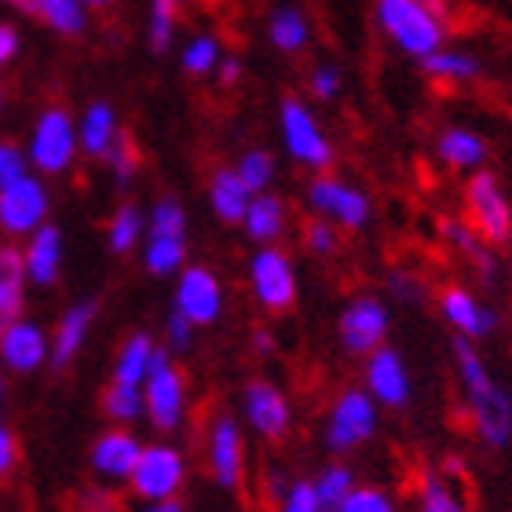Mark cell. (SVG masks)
<instances>
[{
	"label": "cell",
	"instance_id": "1",
	"mask_svg": "<svg viewBox=\"0 0 512 512\" xmlns=\"http://www.w3.org/2000/svg\"><path fill=\"white\" fill-rule=\"evenodd\" d=\"M454 363H458L461 388H465V417L476 428V436L487 447H505L512 439V403L509 395L494 384L487 374L480 352L472 348V341L454 337Z\"/></svg>",
	"mask_w": 512,
	"mask_h": 512
},
{
	"label": "cell",
	"instance_id": "2",
	"mask_svg": "<svg viewBox=\"0 0 512 512\" xmlns=\"http://www.w3.org/2000/svg\"><path fill=\"white\" fill-rule=\"evenodd\" d=\"M374 15L384 37L417 63L447 48V19L425 8L421 0H377Z\"/></svg>",
	"mask_w": 512,
	"mask_h": 512
},
{
	"label": "cell",
	"instance_id": "3",
	"mask_svg": "<svg viewBox=\"0 0 512 512\" xmlns=\"http://www.w3.org/2000/svg\"><path fill=\"white\" fill-rule=\"evenodd\" d=\"M77 154V118L63 103H52L37 114L30 128V139H26V158H30V172H37L41 180H52V176H66L74 169Z\"/></svg>",
	"mask_w": 512,
	"mask_h": 512
},
{
	"label": "cell",
	"instance_id": "4",
	"mask_svg": "<svg viewBox=\"0 0 512 512\" xmlns=\"http://www.w3.org/2000/svg\"><path fill=\"white\" fill-rule=\"evenodd\" d=\"M183 414H187V377L176 366L169 348L154 352V363H150V374L143 381V417L158 432H176L183 425Z\"/></svg>",
	"mask_w": 512,
	"mask_h": 512
},
{
	"label": "cell",
	"instance_id": "5",
	"mask_svg": "<svg viewBox=\"0 0 512 512\" xmlns=\"http://www.w3.org/2000/svg\"><path fill=\"white\" fill-rule=\"evenodd\" d=\"M278 128H282V143H286L289 158L304 165V169H315V172H326L337 158V150H333L330 136L322 132L319 118L311 114V107L304 99L297 96H286L282 99V107H278Z\"/></svg>",
	"mask_w": 512,
	"mask_h": 512
},
{
	"label": "cell",
	"instance_id": "6",
	"mask_svg": "<svg viewBox=\"0 0 512 512\" xmlns=\"http://www.w3.org/2000/svg\"><path fill=\"white\" fill-rule=\"evenodd\" d=\"M465 224L487 242V246H509L512 238V209L502 183L494 172H472L465 180Z\"/></svg>",
	"mask_w": 512,
	"mask_h": 512
},
{
	"label": "cell",
	"instance_id": "7",
	"mask_svg": "<svg viewBox=\"0 0 512 512\" xmlns=\"http://www.w3.org/2000/svg\"><path fill=\"white\" fill-rule=\"evenodd\" d=\"M183 480H187V461L176 447L169 443H150V447L139 450V461L132 476H128V491L139 502H172L176 494L183 491Z\"/></svg>",
	"mask_w": 512,
	"mask_h": 512
},
{
	"label": "cell",
	"instance_id": "8",
	"mask_svg": "<svg viewBox=\"0 0 512 512\" xmlns=\"http://www.w3.org/2000/svg\"><path fill=\"white\" fill-rule=\"evenodd\" d=\"M48 213H52V194L37 172L11 183L8 191H0V235H4V242H26L37 227L48 224Z\"/></svg>",
	"mask_w": 512,
	"mask_h": 512
},
{
	"label": "cell",
	"instance_id": "9",
	"mask_svg": "<svg viewBox=\"0 0 512 512\" xmlns=\"http://www.w3.org/2000/svg\"><path fill=\"white\" fill-rule=\"evenodd\" d=\"M249 289H253L256 304L271 315H282L297 304V267L286 249L256 246L253 260H249Z\"/></svg>",
	"mask_w": 512,
	"mask_h": 512
},
{
	"label": "cell",
	"instance_id": "10",
	"mask_svg": "<svg viewBox=\"0 0 512 512\" xmlns=\"http://www.w3.org/2000/svg\"><path fill=\"white\" fill-rule=\"evenodd\" d=\"M308 205L311 213L319 220H330L337 231H363L370 224V213H374L370 198L359 187L337 180V176H326V172H319L308 183Z\"/></svg>",
	"mask_w": 512,
	"mask_h": 512
},
{
	"label": "cell",
	"instance_id": "11",
	"mask_svg": "<svg viewBox=\"0 0 512 512\" xmlns=\"http://www.w3.org/2000/svg\"><path fill=\"white\" fill-rule=\"evenodd\" d=\"M205 458H209V472L220 487L246 498V439L227 410H220L205 432Z\"/></svg>",
	"mask_w": 512,
	"mask_h": 512
},
{
	"label": "cell",
	"instance_id": "12",
	"mask_svg": "<svg viewBox=\"0 0 512 512\" xmlns=\"http://www.w3.org/2000/svg\"><path fill=\"white\" fill-rule=\"evenodd\" d=\"M374 432H377V410L370 392H363V388H344L333 399L330 417H326V447L333 454H348V450L363 447Z\"/></svg>",
	"mask_w": 512,
	"mask_h": 512
},
{
	"label": "cell",
	"instance_id": "13",
	"mask_svg": "<svg viewBox=\"0 0 512 512\" xmlns=\"http://www.w3.org/2000/svg\"><path fill=\"white\" fill-rule=\"evenodd\" d=\"M388 308L384 300L374 293H359L344 304L341 319H337V337H341L344 352L348 355H374L377 348H384V337H388Z\"/></svg>",
	"mask_w": 512,
	"mask_h": 512
},
{
	"label": "cell",
	"instance_id": "14",
	"mask_svg": "<svg viewBox=\"0 0 512 512\" xmlns=\"http://www.w3.org/2000/svg\"><path fill=\"white\" fill-rule=\"evenodd\" d=\"M172 311H180L191 326H213L224 311V289L220 278L205 264H187L176 275V293H172Z\"/></svg>",
	"mask_w": 512,
	"mask_h": 512
},
{
	"label": "cell",
	"instance_id": "15",
	"mask_svg": "<svg viewBox=\"0 0 512 512\" xmlns=\"http://www.w3.org/2000/svg\"><path fill=\"white\" fill-rule=\"evenodd\" d=\"M48 359H52V337L33 319L11 322L8 330L0 333V370L4 374H37L41 366H48Z\"/></svg>",
	"mask_w": 512,
	"mask_h": 512
},
{
	"label": "cell",
	"instance_id": "16",
	"mask_svg": "<svg viewBox=\"0 0 512 512\" xmlns=\"http://www.w3.org/2000/svg\"><path fill=\"white\" fill-rule=\"evenodd\" d=\"M242 406H246V421L256 428V436H264L267 443H282L289 436V425H293L289 399L271 381L253 377L242 388Z\"/></svg>",
	"mask_w": 512,
	"mask_h": 512
},
{
	"label": "cell",
	"instance_id": "17",
	"mask_svg": "<svg viewBox=\"0 0 512 512\" xmlns=\"http://www.w3.org/2000/svg\"><path fill=\"white\" fill-rule=\"evenodd\" d=\"M139 450H143V443H139L128 428L114 425V428H107L96 443H92L88 465H92V472H96L107 487H114V483H128V476H132V469H136V461H139Z\"/></svg>",
	"mask_w": 512,
	"mask_h": 512
},
{
	"label": "cell",
	"instance_id": "18",
	"mask_svg": "<svg viewBox=\"0 0 512 512\" xmlns=\"http://www.w3.org/2000/svg\"><path fill=\"white\" fill-rule=\"evenodd\" d=\"M96 315H99V300H92V297L74 300V304L59 315V322H55V330H52V359H48L52 370H70V366H74V359L81 355V348H85V341H88V333H92Z\"/></svg>",
	"mask_w": 512,
	"mask_h": 512
},
{
	"label": "cell",
	"instance_id": "19",
	"mask_svg": "<svg viewBox=\"0 0 512 512\" xmlns=\"http://www.w3.org/2000/svg\"><path fill=\"white\" fill-rule=\"evenodd\" d=\"M465 476L458 461H447V472L439 469H421L414 476V498L417 512H472L465 494H461L458 480Z\"/></svg>",
	"mask_w": 512,
	"mask_h": 512
},
{
	"label": "cell",
	"instance_id": "20",
	"mask_svg": "<svg viewBox=\"0 0 512 512\" xmlns=\"http://www.w3.org/2000/svg\"><path fill=\"white\" fill-rule=\"evenodd\" d=\"M22 246V264H26V278L30 286H55L63 275V231L48 220L44 227H37Z\"/></svg>",
	"mask_w": 512,
	"mask_h": 512
},
{
	"label": "cell",
	"instance_id": "21",
	"mask_svg": "<svg viewBox=\"0 0 512 512\" xmlns=\"http://www.w3.org/2000/svg\"><path fill=\"white\" fill-rule=\"evenodd\" d=\"M366 388H370V399L392 410H403L410 403V374L399 352L377 348L374 355H366Z\"/></svg>",
	"mask_w": 512,
	"mask_h": 512
},
{
	"label": "cell",
	"instance_id": "22",
	"mask_svg": "<svg viewBox=\"0 0 512 512\" xmlns=\"http://www.w3.org/2000/svg\"><path fill=\"white\" fill-rule=\"evenodd\" d=\"M439 311H443V319L458 330V337L465 341H480L487 333L494 330V311L483 308L480 300L472 297L469 289L458 286V282H450V286L439 289Z\"/></svg>",
	"mask_w": 512,
	"mask_h": 512
},
{
	"label": "cell",
	"instance_id": "23",
	"mask_svg": "<svg viewBox=\"0 0 512 512\" xmlns=\"http://www.w3.org/2000/svg\"><path fill=\"white\" fill-rule=\"evenodd\" d=\"M26 293H30V278L22 264V246L0 242V333L11 322L26 319Z\"/></svg>",
	"mask_w": 512,
	"mask_h": 512
},
{
	"label": "cell",
	"instance_id": "24",
	"mask_svg": "<svg viewBox=\"0 0 512 512\" xmlns=\"http://www.w3.org/2000/svg\"><path fill=\"white\" fill-rule=\"evenodd\" d=\"M118 136H121V118H118V110H114V103H107V99L88 103L85 114L77 118V147H81L85 158L103 161L110 143Z\"/></svg>",
	"mask_w": 512,
	"mask_h": 512
},
{
	"label": "cell",
	"instance_id": "25",
	"mask_svg": "<svg viewBox=\"0 0 512 512\" xmlns=\"http://www.w3.org/2000/svg\"><path fill=\"white\" fill-rule=\"evenodd\" d=\"M249 202H253V191L242 183L235 165H220V169H213V176H209V205H213L216 220H224V224H242Z\"/></svg>",
	"mask_w": 512,
	"mask_h": 512
},
{
	"label": "cell",
	"instance_id": "26",
	"mask_svg": "<svg viewBox=\"0 0 512 512\" xmlns=\"http://www.w3.org/2000/svg\"><path fill=\"white\" fill-rule=\"evenodd\" d=\"M286 220H289L286 202L278 194L264 191V194H253V202H249L246 216H242V227H246V235L253 238L256 246H275L278 238L286 235Z\"/></svg>",
	"mask_w": 512,
	"mask_h": 512
},
{
	"label": "cell",
	"instance_id": "27",
	"mask_svg": "<svg viewBox=\"0 0 512 512\" xmlns=\"http://www.w3.org/2000/svg\"><path fill=\"white\" fill-rule=\"evenodd\" d=\"M436 158L454 172L483 169L487 161V139L472 128H447L436 136Z\"/></svg>",
	"mask_w": 512,
	"mask_h": 512
},
{
	"label": "cell",
	"instance_id": "28",
	"mask_svg": "<svg viewBox=\"0 0 512 512\" xmlns=\"http://www.w3.org/2000/svg\"><path fill=\"white\" fill-rule=\"evenodd\" d=\"M154 352H158V341L147 330L128 333L125 341H121L118 355H114V374H110V381L143 388V381L150 374V363H154Z\"/></svg>",
	"mask_w": 512,
	"mask_h": 512
},
{
	"label": "cell",
	"instance_id": "29",
	"mask_svg": "<svg viewBox=\"0 0 512 512\" xmlns=\"http://www.w3.org/2000/svg\"><path fill=\"white\" fill-rule=\"evenodd\" d=\"M147 238V213L136 202H121L107 220V249L114 256L136 253Z\"/></svg>",
	"mask_w": 512,
	"mask_h": 512
},
{
	"label": "cell",
	"instance_id": "30",
	"mask_svg": "<svg viewBox=\"0 0 512 512\" xmlns=\"http://www.w3.org/2000/svg\"><path fill=\"white\" fill-rule=\"evenodd\" d=\"M267 37L282 55H300L311 44V22L308 15L293 4H282V8L271 11L267 19Z\"/></svg>",
	"mask_w": 512,
	"mask_h": 512
},
{
	"label": "cell",
	"instance_id": "31",
	"mask_svg": "<svg viewBox=\"0 0 512 512\" xmlns=\"http://www.w3.org/2000/svg\"><path fill=\"white\" fill-rule=\"evenodd\" d=\"M421 66L432 81H443V85H472L483 74L480 59L472 52H461V48H439L428 59H421Z\"/></svg>",
	"mask_w": 512,
	"mask_h": 512
},
{
	"label": "cell",
	"instance_id": "32",
	"mask_svg": "<svg viewBox=\"0 0 512 512\" xmlns=\"http://www.w3.org/2000/svg\"><path fill=\"white\" fill-rule=\"evenodd\" d=\"M143 267L154 278L180 275L187 267V235H147L143 238Z\"/></svg>",
	"mask_w": 512,
	"mask_h": 512
},
{
	"label": "cell",
	"instance_id": "33",
	"mask_svg": "<svg viewBox=\"0 0 512 512\" xmlns=\"http://www.w3.org/2000/svg\"><path fill=\"white\" fill-rule=\"evenodd\" d=\"M439 235L447 238L450 246L458 249V253L465 256V260H469V264L476 267V271H480L487 282H491L494 271H498V267H494L491 246H487V242H483V238L476 235V231H472L465 220H450V216H443V220H439Z\"/></svg>",
	"mask_w": 512,
	"mask_h": 512
},
{
	"label": "cell",
	"instance_id": "34",
	"mask_svg": "<svg viewBox=\"0 0 512 512\" xmlns=\"http://www.w3.org/2000/svg\"><path fill=\"white\" fill-rule=\"evenodd\" d=\"M37 19L59 37H85L88 26H92V11L81 0H41Z\"/></svg>",
	"mask_w": 512,
	"mask_h": 512
},
{
	"label": "cell",
	"instance_id": "35",
	"mask_svg": "<svg viewBox=\"0 0 512 512\" xmlns=\"http://www.w3.org/2000/svg\"><path fill=\"white\" fill-rule=\"evenodd\" d=\"M180 4L183 0H150L147 48L154 55H165L172 48V37H176V26H180Z\"/></svg>",
	"mask_w": 512,
	"mask_h": 512
},
{
	"label": "cell",
	"instance_id": "36",
	"mask_svg": "<svg viewBox=\"0 0 512 512\" xmlns=\"http://www.w3.org/2000/svg\"><path fill=\"white\" fill-rule=\"evenodd\" d=\"M99 406H103L107 421H114L118 428H128L132 421H139V417H143V388L110 381L107 388H103V399H99Z\"/></svg>",
	"mask_w": 512,
	"mask_h": 512
},
{
	"label": "cell",
	"instance_id": "37",
	"mask_svg": "<svg viewBox=\"0 0 512 512\" xmlns=\"http://www.w3.org/2000/svg\"><path fill=\"white\" fill-rule=\"evenodd\" d=\"M352 487H355V476L348 465H326V469L315 476V483H311L319 512H341L344 498L352 494Z\"/></svg>",
	"mask_w": 512,
	"mask_h": 512
},
{
	"label": "cell",
	"instance_id": "38",
	"mask_svg": "<svg viewBox=\"0 0 512 512\" xmlns=\"http://www.w3.org/2000/svg\"><path fill=\"white\" fill-rule=\"evenodd\" d=\"M224 55L227 52H224V44H220V37H213V33H198V37H191L187 48H183L180 66L187 77H209V74H216V66H220Z\"/></svg>",
	"mask_w": 512,
	"mask_h": 512
},
{
	"label": "cell",
	"instance_id": "39",
	"mask_svg": "<svg viewBox=\"0 0 512 512\" xmlns=\"http://www.w3.org/2000/svg\"><path fill=\"white\" fill-rule=\"evenodd\" d=\"M107 169H110V176H114V183H118V191H125L128 183L136 180V172H139V165H143V154H139V143L132 139V132L128 128H121V136L110 143V150H107Z\"/></svg>",
	"mask_w": 512,
	"mask_h": 512
},
{
	"label": "cell",
	"instance_id": "40",
	"mask_svg": "<svg viewBox=\"0 0 512 512\" xmlns=\"http://www.w3.org/2000/svg\"><path fill=\"white\" fill-rule=\"evenodd\" d=\"M235 172L242 176V183H246L253 194H264L267 187H271V180H275V154L264 147L256 150H246L242 158H238Z\"/></svg>",
	"mask_w": 512,
	"mask_h": 512
},
{
	"label": "cell",
	"instance_id": "41",
	"mask_svg": "<svg viewBox=\"0 0 512 512\" xmlns=\"http://www.w3.org/2000/svg\"><path fill=\"white\" fill-rule=\"evenodd\" d=\"M147 235H187V209L180 198H158L147 213Z\"/></svg>",
	"mask_w": 512,
	"mask_h": 512
},
{
	"label": "cell",
	"instance_id": "42",
	"mask_svg": "<svg viewBox=\"0 0 512 512\" xmlns=\"http://www.w3.org/2000/svg\"><path fill=\"white\" fill-rule=\"evenodd\" d=\"M66 512H125V498L114 487L99 483V487H81L74 491Z\"/></svg>",
	"mask_w": 512,
	"mask_h": 512
},
{
	"label": "cell",
	"instance_id": "43",
	"mask_svg": "<svg viewBox=\"0 0 512 512\" xmlns=\"http://www.w3.org/2000/svg\"><path fill=\"white\" fill-rule=\"evenodd\" d=\"M22 176H30L26 147L15 139H0V191H8L11 183H19Z\"/></svg>",
	"mask_w": 512,
	"mask_h": 512
},
{
	"label": "cell",
	"instance_id": "44",
	"mask_svg": "<svg viewBox=\"0 0 512 512\" xmlns=\"http://www.w3.org/2000/svg\"><path fill=\"white\" fill-rule=\"evenodd\" d=\"M304 249H308L311 256H333L337 249H341V231L330 224V220H308L304 224Z\"/></svg>",
	"mask_w": 512,
	"mask_h": 512
},
{
	"label": "cell",
	"instance_id": "45",
	"mask_svg": "<svg viewBox=\"0 0 512 512\" xmlns=\"http://www.w3.org/2000/svg\"><path fill=\"white\" fill-rule=\"evenodd\" d=\"M341 85H344V77L333 63H315L308 70V92H311V99H319V103H330V99L341 92Z\"/></svg>",
	"mask_w": 512,
	"mask_h": 512
},
{
	"label": "cell",
	"instance_id": "46",
	"mask_svg": "<svg viewBox=\"0 0 512 512\" xmlns=\"http://www.w3.org/2000/svg\"><path fill=\"white\" fill-rule=\"evenodd\" d=\"M388 289H392L395 297L399 300H406V304H421V300H428L432 297V289H428V282L421 275H414V271H388Z\"/></svg>",
	"mask_w": 512,
	"mask_h": 512
},
{
	"label": "cell",
	"instance_id": "47",
	"mask_svg": "<svg viewBox=\"0 0 512 512\" xmlns=\"http://www.w3.org/2000/svg\"><path fill=\"white\" fill-rule=\"evenodd\" d=\"M341 512H395V502L381 487H352V494L344 498Z\"/></svg>",
	"mask_w": 512,
	"mask_h": 512
},
{
	"label": "cell",
	"instance_id": "48",
	"mask_svg": "<svg viewBox=\"0 0 512 512\" xmlns=\"http://www.w3.org/2000/svg\"><path fill=\"white\" fill-rule=\"evenodd\" d=\"M194 333H198V326H191L180 311H169V319H165V348L169 352H187L194 344Z\"/></svg>",
	"mask_w": 512,
	"mask_h": 512
},
{
	"label": "cell",
	"instance_id": "49",
	"mask_svg": "<svg viewBox=\"0 0 512 512\" xmlns=\"http://www.w3.org/2000/svg\"><path fill=\"white\" fill-rule=\"evenodd\" d=\"M19 469V439H15V428L0 417V480H11Z\"/></svg>",
	"mask_w": 512,
	"mask_h": 512
},
{
	"label": "cell",
	"instance_id": "50",
	"mask_svg": "<svg viewBox=\"0 0 512 512\" xmlns=\"http://www.w3.org/2000/svg\"><path fill=\"white\" fill-rule=\"evenodd\" d=\"M278 509H282V512H319V502H315V491H311V483L308 480L293 483Z\"/></svg>",
	"mask_w": 512,
	"mask_h": 512
},
{
	"label": "cell",
	"instance_id": "51",
	"mask_svg": "<svg viewBox=\"0 0 512 512\" xmlns=\"http://www.w3.org/2000/svg\"><path fill=\"white\" fill-rule=\"evenodd\" d=\"M19 48H22L19 26H11V22H0V70H8V66L19 59Z\"/></svg>",
	"mask_w": 512,
	"mask_h": 512
},
{
	"label": "cell",
	"instance_id": "52",
	"mask_svg": "<svg viewBox=\"0 0 512 512\" xmlns=\"http://www.w3.org/2000/svg\"><path fill=\"white\" fill-rule=\"evenodd\" d=\"M242 74H246V66H242L238 55H224L220 66H216V77H220V85L224 88H235L238 81H242Z\"/></svg>",
	"mask_w": 512,
	"mask_h": 512
},
{
	"label": "cell",
	"instance_id": "53",
	"mask_svg": "<svg viewBox=\"0 0 512 512\" xmlns=\"http://www.w3.org/2000/svg\"><path fill=\"white\" fill-rule=\"evenodd\" d=\"M253 352L256 355H271V352H275V333L267 330V326H256V330H253Z\"/></svg>",
	"mask_w": 512,
	"mask_h": 512
},
{
	"label": "cell",
	"instance_id": "54",
	"mask_svg": "<svg viewBox=\"0 0 512 512\" xmlns=\"http://www.w3.org/2000/svg\"><path fill=\"white\" fill-rule=\"evenodd\" d=\"M0 4H8V8L19 11V15H30V19H37V4H41V0H0Z\"/></svg>",
	"mask_w": 512,
	"mask_h": 512
},
{
	"label": "cell",
	"instance_id": "55",
	"mask_svg": "<svg viewBox=\"0 0 512 512\" xmlns=\"http://www.w3.org/2000/svg\"><path fill=\"white\" fill-rule=\"evenodd\" d=\"M143 512H183V505H180V498H172V502H154V505H147Z\"/></svg>",
	"mask_w": 512,
	"mask_h": 512
},
{
	"label": "cell",
	"instance_id": "56",
	"mask_svg": "<svg viewBox=\"0 0 512 512\" xmlns=\"http://www.w3.org/2000/svg\"><path fill=\"white\" fill-rule=\"evenodd\" d=\"M425 8H432L436 15H443V19H450V0H421Z\"/></svg>",
	"mask_w": 512,
	"mask_h": 512
},
{
	"label": "cell",
	"instance_id": "57",
	"mask_svg": "<svg viewBox=\"0 0 512 512\" xmlns=\"http://www.w3.org/2000/svg\"><path fill=\"white\" fill-rule=\"evenodd\" d=\"M81 4H85L88 11H107V8H114L118 0H81Z\"/></svg>",
	"mask_w": 512,
	"mask_h": 512
},
{
	"label": "cell",
	"instance_id": "58",
	"mask_svg": "<svg viewBox=\"0 0 512 512\" xmlns=\"http://www.w3.org/2000/svg\"><path fill=\"white\" fill-rule=\"evenodd\" d=\"M4 403H8V374L0 370V410H4Z\"/></svg>",
	"mask_w": 512,
	"mask_h": 512
},
{
	"label": "cell",
	"instance_id": "59",
	"mask_svg": "<svg viewBox=\"0 0 512 512\" xmlns=\"http://www.w3.org/2000/svg\"><path fill=\"white\" fill-rule=\"evenodd\" d=\"M4 110H8V88L0 85V114H4Z\"/></svg>",
	"mask_w": 512,
	"mask_h": 512
},
{
	"label": "cell",
	"instance_id": "60",
	"mask_svg": "<svg viewBox=\"0 0 512 512\" xmlns=\"http://www.w3.org/2000/svg\"><path fill=\"white\" fill-rule=\"evenodd\" d=\"M198 4H220V0H198Z\"/></svg>",
	"mask_w": 512,
	"mask_h": 512
}]
</instances>
